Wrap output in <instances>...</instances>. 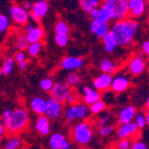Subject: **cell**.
<instances>
[{
    "instance_id": "cell-6",
    "label": "cell",
    "mask_w": 149,
    "mask_h": 149,
    "mask_svg": "<svg viewBox=\"0 0 149 149\" xmlns=\"http://www.w3.org/2000/svg\"><path fill=\"white\" fill-rule=\"evenodd\" d=\"M8 14L12 20L18 25H26L30 19V13L19 4L10 5L8 8Z\"/></svg>"
},
{
    "instance_id": "cell-5",
    "label": "cell",
    "mask_w": 149,
    "mask_h": 149,
    "mask_svg": "<svg viewBox=\"0 0 149 149\" xmlns=\"http://www.w3.org/2000/svg\"><path fill=\"white\" fill-rule=\"evenodd\" d=\"M107 2L112 6L113 19L116 22L126 19L128 12V0H107Z\"/></svg>"
},
{
    "instance_id": "cell-49",
    "label": "cell",
    "mask_w": 149,
    "mask_h": 149,
    "mask_svg": "<svg viewBox=\"0 0 149 149\" xmlns=\"http://www.w3.org/2000/svg\"><path fill=\"white\" fill-rule=\"evenodd\" d=\"M71 147H72V145H71V142H70V140L66 139V141H65L62 149H71Z\"/></svg>"
},
{
    "instance_id": "cell-8",
    "label": "cell",
    "mask_w": 149,
    "mask_h": 149,
    "mask_svg": "<svg viewBox=\"0 0 149 149\" xmlns=\"http://www.w3.org/2000/svg\"><path fill=\"white\" fill-rule=\"evenodd\" d=\"M63 113V105L60 101L55 100L52 97H49L47 99V107H46V112L45 116L49 118L50 120H54L61 117Z\"/></svg>"
},
{
    "instance_id": "cell-19",
    "label": "cell",
    "mask_w": 149,
    "mask_h": 149,
    "mask_svg": "<svg viewBox=\"0 0 149 149\" xmlns=\"http://www.w3.org/2000/svg\"><path fill=\"white\" fill-rule=\"evenodd\" d=\"M36 130L41 136H48L50 134V130H51L49 118H47L45 115L39 116L37 121H36Z\"/></svg>"
},
{
    "instance_id": "cell-3",
    "label": "cell",
    "mask_w": 149,
    "mask_h": 149,
    "mask_svg": "<svg viewBox=\"0 0 149 149\" xmlns=\"http://www.w3.org/2000/svg\"><path fill=\"white\" fill-rule=\"evenodd\" d=\"M73 139L79 145H87L93 137V128L91 123L87 121L78 122L73 127Z\"/></svg>"
},
{
    "instance_id": "cell-47",
    "label": "cell",
    "mask_w": 149,
    "mask_h": 149,
    "mask_svg": "<svg viewBox=\"0 0 149 149\" xmlns=\"http://www.w3.org/2000/svg\"><path fill=\"white\" fill-rule=\"evenodd\" d=\"M33 23H35V22H28L26 25H24V30L26 31V33H27V32H29L30 30L33 29V28L37 26V25H35Z\"/></svg>"
},
{
    "instance_id": "cell-25",
    "label": "cell",
    "mask_w": 149,
    "mask_h": 149,
    "mask_svg": "<svg viewBox=\"0 0 149 149\" xmlns=\"http://www.w3.org/2000/svg\"><path fill=\"white\" fill-rule=\"evenodd\" d=\"M26 36H27V39L30 44L31 43H39L44 38V29L41 27L40 25H37L33 29H31L29 32H27Z\"/></svg>"
},
{
    "instance_id": "cell-7",
    "label": "cell",
    "mask_w": 149,
    "mask_h": 149,
    "mask_svg": "<svg viewBox=\"0 0 149 149\" xmlns=\"http://www.w3.org/2000/svg\"><path fill=\"white\" fill-rule=\"evenodd\" d=\"M72 93L71 87L66 84V82H56L53 87L52 91L50 92V95L52 98H54L55 100L62 102H66L68 99V97L70 96V94Z\"/></svg>"
},
{
    "instance_id": "cell-10",
    "label": "cell",
    "mask_w": 149,
    "mask_h": 149,
    "mask_svg": "<svg viewBox=\"0 0 149 149\" xmlns=\"http://www.w3.org/2000/svg\"><path fill=\"white\" fill-rule=\"evenodd\" d=\"M90 30L92 31L94 36H96L99 39H103L105 36L111 32L109 23L102 22L100 20H92L90 23Z\"/></svg>"
},
{
    "instance_id": "cell-11",
    "label": "cell",
    "mask_w": 149,
    "mask_h": 149,
    "mask_svg": "<svg viewBox=\"0 0 149 149\" xmlns=\"http://www.w3.org/2000/svg\"><path fill=\"white\" fill-rule=\"evenodd\" d=\"M112 81H113V76L109 74H102L98 75L93 79V87L99 92H104L107 89L112 87Z\"/></svg>"
},
{
    "instance_id": "cell-9",
    "label": "cell",
    "mask_w": 149,
    "mask_h": 149,
    "mask_svg": "<svg viewBox=\"0 0 149 149\" xmlns=\"http://www.w3.org/2000/svg\"><path fill=\"white\" fill-rule=\"evenodd\" d=\"M81 94H82V99H84V103H86L87 105L91 107L92 104L96 103L97 101L101 100V94L99 91H97L96 89L91 87H85L81 88Z\"/></svg>"
},
{
    "instance_id": "cell-37",
    "label": "cell",
    "mask_w": 149,
    "mask_h": 149,
    "mask_svg": "<svg viewBox=\"0 0 149 149\" xmlns=\"http://www.w3.org/2000/svg\"><path fill=\"white\" fill-rule=\"evenodd\" d=\"M54 41L57 46L65 47L69 42V35H55Z\"/></svg>"
},
{
    "instance_id": "cell-1",
    "label": "cell",
    "mask_w": 149,
    "mask_h": 149,
    "mask_svg": "<svg viewBox=\"0 0 149 149\" xmlns=\"http://www.w3.org/2000/svg\"><path fill=\"white\" fill-rule=\"evenodd\" d=\"M139 22L134 19H124L116 22L111 28V32L115 37L119 46H127L132 42L139 31Z\"/></svg>"
},
{
    "instance_id": "cell-34",
    "label": "cell",
    "mask_w": 149,
    "mask_h": 149,
    "mask_svg": "<svg viewBox=\"0 0 149 149\" xmlns=\"http://www.w3.org/2000/svg\"><path fill=\"white\" fill-rule=\"evenodd\" d=\"M107 109V104H105L104 101H102V100H99V101H97L96 103L92 104L90 107V109H91V113L94 115H99L101 114L104 109Z\"/></svg>"
},
{
    "instance_id": "cell-21",
    "label": "cell",
    "mask_w": 149,
    "mask_h": 149,
    "mask_svg": "<svg viewBox=\"0 0 149 149\" xmlns=\"http://www.w3.org/2000/svg\"><path fill=\"white\" fill-rule=\"evenodd\" d=\"M48 10H49V4H48L47 1L40 0V1L35 2L33 8L31 10V14H33L39 19H41V18H43L44 16L47 15Z\"/></svg>"
},
{
    "instance_id": "cell-22",
    "label": "cell",
    "mask_w": 149,
    "mask_h": 149,
    "mask_svg": "<svg viewBox=\"0 0 149 149\" xmlns=\"http://www.w3.org/2000/svg\"><path fill=\"white\" fill-rule=\"evenodd\" d=\"M112 19H113L112 6H111L107 1H104V2H102V4L99 6V18H98V20L107 23L109 21L112 20Z\"/></svg>"
},
{
    "instance_id": "cell-18",
    "label": "cell",
    "mask_w": 149,
    "mask_h": 149,
    "mask_svg": "<svg viewBox=\"0 0 149 149\" xmlns=\"http://www.w3.org/2000/svg\"><path fill=\"white\" fill-rule=\"evenodd\" d=\"M30 109L36 113V114L43 116L46 112V107H47V99H45L41 96L32 97L29 102Z\"/></svg>"
},
{
    "instance_id": "cell-31",
    "label": "cell",
    "mask_w": 149,
    "mask_h": 149,
    "mask_svg": "<svg viewBox=\"0 0 149 149\" xmlns=\"http://www.w3.org/2000/svg\"><path fill=\"white\" fill-rule=\"evenodd\" d=\"M54 81H53L52 78H50V77H46V78H43L42 80L40 81V84H39V86H40V88L43 90V91H45V92H51L53 89V87H54Z\"/></svg>"
},
{
    "instance_id": "cell-33",
    "label": "cell",
    "mask_w": 149,
    "mask_h": 149,
    "mask_svg": "<svg viewBox=\"0 0 149 149\" xmlns=\"http://www.w3.org/2000/svg\"><path fill=\"white\" fill-rule=\"evenodd\" d=\"M65 82L67 84L69 87H76V86L79 85L80 82V76L77 73H70L66 77V80Z\"/></svg>"
},
{
    "instance_id": "cell-20",
    "label": "cell",
    "mask_w": 149,
    "mask_h": 149,
    "mask_svg": "<svg viewBox=\"0 0 149 149\" xmlns=\"http://www.w3.org/2000/svg\"><path fill=\"white\" fill-rule=\"evenodd\" d=\"M99 69L101 70L102 73L104 74H109L112 75L114 73H116L118 71V64L114 61L109 60V58H102L101 61L99 62Z\"/></svg>"
},
{
    "instance_id": "cell-30",
    "label": "cell",
    "mask_w": 149,
    "mask_h": 149,
    "mask_svg": "<svg viewBox=\"0 0 149 149\" xmlns=\"http://www.w3.org/2000/svg\"><path fill=\"white\" fill-rule=\"evenodd\" d=\"M55 35H69L70 28L67 22L64 20H58L55 24Z\"/></svg>"
},
{
    "instance_id": "cell-32",
    "label": "cell",
    "mask_w": 149,
    "mask_h": 149,
    "mask_svg": "<svg viewBox=\"0 0 149 149\" xmlns=\"http://www.w3.org/2000/svg\"><path fill=\"white\" fill-rule=\"evenodd\" d=\"M43 45L41 42L39 43H31L29 45V47L27 49V53L29 56L31 57H36L37 55H39V53L41 52V50H42Z\"/></svg>"
},
{
    "instance_id": "cell-42",
    "label": "cell",
    "mask_w": 149,
    "mask_h": 149,
    "mask_svg": "<svg viewBox=\"0 0 149 149\" xmlns=\"http://www.w3.org/2000/svg\"><path fill=\"white\" fill-rule=\"evenodd\" d=\"M68 103V105H74V104H77L78 103V96H77L76 93L72 92L71 94H70V96L68 97L67 101H66Z\"/></svg>"
},
{
    "instance_id": "cell-26",
    "label": "cell",
    "mask_w": 149,
    "mask_h": 149,
    "mask_svg": "<svg viewBox=\"0 0 149 149\" xmlns=\"http://www.w3.org/2000/svg\"><path fill=\"white\" fill-rule=\"evenodd\" d=\"M79 5L85 13L91 14L95 8H97L100 5V1L98 0H80Z\"/></svg>"
},
{
    "instance_id": "cell-45",
    "label": "cell",
    "mask_w": 149,
    "mask_h": 149,
    "mask_svg": "<svg viewBox=\"0 0 149 149\" xmlns=\"http://www.w3.org/2000/svg\"><path fill=\"white\" fill-rule=\"evenodd\" d=\"M142 51L144 52L145 55H148L149 56V40L145 41L142 45Z\"/></svg>"
},
{
    "instance_id": "cell-14",
    "label": "cell",
    "mask_w": 149,
    "mask_h": 149,
    "mask_svg": "<svg viewBox=\"0 0 149 149\" xmlns=\"http://www.w3.org/2000/svg\"><path fill=\"white\" fill-rule=\"evenodd\" d=\"M137 109L132 105H126L118 114V121L120 124H127L130 122H134L136 115H137Z\"/></svg>"
},
{
    "instance_id": "cell-46",
    "label": "cell",
    "mask_w": 149,
    "mask_h": 149,
    "mask_svg": "<svg viewBox=\"0 0 149 149\" xmlns=\"http://www.w3.org/2000/svg\"><path fill=\"white\" fill-rule=\"evenodd\" d=\"M90 17L92 18V20H98V18H99V8H95V10L90 14Z\"/></svg>"
},
{
    "instance_id": "cell-29",
    "label": "cell",
    "mask_w": 149,
    "mask_h": 149,
    "mask_svg": "<svg viewBox=\"0 0 149 149\" xmlns=\"http://www.w3.org/2000/svg\"><path fill=\"white\" fill-rule=\"evenodd\" d=\"M22 144V141L18 136H12L4 143V149H19Z\"/></svg>"
},
{
    "instance_id": "cell-12",
    "label": "cell",
    "mask_w": 149,
    "mask_h": 149,
    "mask_svg": "<svg viewBox=\"0 0 149 149\" xmlns=\"http://www.w3.org/2000/svg\"><path fill=\"white\" fill-rule=\"evenodd\" d=\"M130 82H129L128 77L124 74H117L113 77L112 81V91L114 93H122L129 87Z\"/></svg>"
},
{
    "instance_id": "cell-44",
    "label": "cell",
    "mask_w": 149,
    "mask_h": 149,
    "mask_svg": "<svg viewBox=\"0 0 149 149\" xmlns=\"http://www.w3.org/2000/svg\"><path fill=\"white\" fill-rule=\"evenodd\" d=\"M13 114V111L10 109H5L4 111L2 112V121L1 122H5L8 118L10 117V115Z\"/></svg>"
},
{
    "instance_id": "cell-54",
    "label": "cell",
    "mask_w": 149,
    "mask_h": 149,
    "mask_svg": "<svg viewBox=\"0 0 149 149\" xmlns=\"http://www.w3.org/2000/svg\"><path fill=\"white\" fill-rule=\"evenodd\" d=\"M84 149H92V148H84Z\"/></svg>"
},
{
    "instance_id": "cell-17",
    "label": "cell",
    "mask_w": 149,
    "mask_h": 149,
    "mask_svg": "<svg viewBox=\"0 0 149 149\" xmlns=\"http://www.w3.org/2000/svg\"><path fill=\"white\" fill-rule=\"evenodd\" d=\"M146 10V1L144 0H128V12L132 17H140Z\"/></svg>"
},
{
    "instance_id": "cell-27",
    "label": "cell",
    "mask_w": 149,
    "mask_h": 149,
    "mask_svg": "<svg viewBox=\"0 0 149 149\" xmlns=\"http://www.w3.org/2000/svg\"><path fill=\"white\" fill-rule=\"evenodd\" d=\"M29 41L27 39V36L26 33H21L20 36H18V38L16 39L15 42V46L19 51H24V50H27L28 47H29Z\"/></svg>"
},
{
    "instance_id": "cell-23",
    "label": "cell",
    "mask_w": 149,
    "mask_h": 149,
    "mask_svg": "<svg viewBox=\"0 0 149 149\" xmlns=\"http://www.w3.org/2000/svg\"><path fill=\"white\" fill-rule=\"evenodd\" d=\"M67 138L65 137L64 134L61 132H55L52 134L49 138V147L51 149H62L63 145H64L65 141Z\"/></svg>"
},
{
    "instance_id": "cell-36",
    "label": "cell",
    "mask_w": 149,
    "mask_h": 149,
    "mask_svg": "<svg viewBox=\"0 0 149 149\" xmlns=\"http://www.w3.org/2000/svg\"><path fill=\"white\" fill-rule=\"evenodd\" d=\"M114 132V126L111 124H107V125H104V126L100 127L99 129H98V134H99L100 137H109V136H111V134Z\"/></svg>"
},
{
    "instance_id": "cell-2",
    "label": "cell",
    "mask_w": 149,
    "mask_h": 149,
    "mask_svg": "<svg viewBox=\"0 0 149 149\" xmlns=\"http://www.w3.org/2000/svg\"><path fill=\"white\" fill-rule=\"evenodd\" d=\"M5 128L10 134H17L22 132L23 129L26 128V126L29 123V116L27 111L25 109L18 107L13 111V114L5 122H2Z\"/></svg>"
},
{
    "instance_id": "cell-43",
    "label": "cell",
    "mask_w": 149,
    "mask_h": 149,
    "mask_svg": "<svg viewBox=\"0 0 149 149\" xmlns=\"http://www.w3.org/2000/svg\"><path fill=\"white\" fill-rule=\"evenodd\" d=\"M132 149H148V147H147L146 143H144L143 141H140V140H137L132 143Z\"/></svg>"
},
{
    "instance_id": "cell-52",
    "label": "cell",
    "mask_w": 149,
    "mask_h": 149,
    "mask_svg": "<svg viewBox=\"0 0 149 149\" xmlns=\"http://www.w3.org/2000/svg\"><path fill=\"white\" fill-rule=\"evenodd\" d=\"M145 116H146V121H147V125H149V111H147L145 113Z\"/></svg>"
},
{
    "instance_id": "cell-53",
    "label": "cell",
    "mask_w": 149,
    "mask_h": 149,
    "mask_svg": "<svg viewBox=\"0 0 149 149\" xmlns=\"http://www.w3.org/2000/svg\"><path fill=\"white\" fill-rule=\"evenodd\" d=\"M146 109H147V111H149V97L146 100Z\"/></svg>"
},
{
    "instance_id": "cell-40",
    "label": "cell",
    "mask_w": 149,
    "mask_h": 149,
    "mask_svg": "<svg viewBox=\"0 0 149 149\" xmlns=\"http://www.w3.org/2000/svg\"><path fill=\"white\" fill-rule=\"evenodd\" d=\"M111 115L109 114H105V115H102L101 117H100V119L98 120V123H97V125H98V127H102L104 126V125H107L109 124V119H111Z\"/></svg>"
},
{
    "instance_id": "cell-41",
    "label": "cell",
    "mask_w": 149,
    "mask_h": 149,
    "mask_svg": "<svg viewBox=\"0 0 149 149\" xmlns=\"http://www.w3.org/2000/svg\"><path fill=\"white\" fill-rule=\"evenodd\" d=\"M15 61L17 64H20V63H23L25 62L26 60V53L24 52V51H17V52L15 53Z\"/></svg>"
},
{
    "instance_id": "cell-35",
    "label": "cell",
    "mask_w": 149,
    "mask_h": 149,
    "mask_svg": "<svg viewBox=\"0 0 149 149\" xmlns=\"http://www.w3.org/2000/svg\"><path fill=\"white\" fill-rule=\"evenodd\" d=\"M134 122L137 124L138 128L139 129H143L145 126L147 125V121H146V116L143 112H138L136 115V118H134Z\"/></svg>"
},
{
    "instance_id": "cell-51",
    "label": "cell",
    "mask_w": 149,
    "mask_h": 149,
    "mask_svg": "<svg viewBox=\"0 0 149 149\" xmlns=\"http://www.w3.org/2000/svg\"><path fill=\"white\" fill-rule=\"evenodd\" d=\"M4 128H5L4 124L1 122V123H0V134H1V136H3V134H4Z\"/></svg>"
},
{
    "instance_id": "cell-48",
    "label": "cell",
    "mask_w": 149,
    "mask_h": 149,
    "mask_svg": "<svg viewBox=\"0 0 149 149\" xmlns=\"http://www.w3.org/2000/svg\"><path fill=\"white\" fill-rule=\"evenodd\" d=\"M33 4H35V3H32L31 1H24V2H23V8H24L25 10H32V8H33Z\"/></svg>"
},
{
    "instance_id": "cell-13",
    "label": "cell",
    "mask_w": 149,
    "mask_h": 149,
    "mask_svg": "<svg viewBox=\"0 0 149 149\" xmlns=\"http://www.w3.org/2000/svg\"><path fill=\"white\" fill-rule=\"evenodd\" d=\"M82 65H84V60L81 57L72 56V55L65 56L61 61V67L64 70H68V71H74V70L79 69L82 67Z\"/></svg>"
},
{
    "instance_id": "cell-39",
    "label": "cell",
    "mask_w": 149,
    "mask_h": 149,
    "mask_svg": "<svg viewBox=\"0 0 149 149\" xmlns=\"http://www.w3.org/2000/svg\"><path fill=\"white\" fill-rule=\"evenodd\" d=\"M132 142L129 141V139H123L120 140L118 142L117 148L118 149H132Z\"/></svg>"
},
{
    "instance_id": "cell-24",
    "label": "cell",
    "mask_w": 149,
    "mask_h": 149,
    "mask_svg": "<svg viewBox=\"0 0 149 149\" xmlns=\"http://www.w3.org/2000/svg\"><path fill=\"white\" fill-rule=\"evenodd\" d=\"M102 42H103V46H104V51L107 53L114 52L115 49L119 46L112 32H109V33L102 39Z\"/></svg>"
},
{
    "instance_id": "cell-50",
    "label": "cell",
    "mask_w": 149,
    "mask_h": 149,
    "mask_svg": "<svg viewBox=\"0 0 149 149\" xmlns=\"http://www.w3.org/2000/svg\"><path fill=\"white\" fill-rule=\"evenodd\" d=\"M18 67H19V69L20 70H26V68L28 67V62L27 61H25V62L23 63H20V64H18Z\"/></svg>"
},
{
    "instance_id": "cell-38",
    "label": "cell",
    "mask_w": 149,
    "mask_h": 149,
    "mask_svg": "<svg viewBox=\"0 0 149 149\" xmlns=\"http://www.w3.org/2000/svg\"><path fill=\"white\" fill-rule=\"evenodd\" d=\"M10 26V20H8V16H5L4 14L0 15V31L4 32Z\"/></svg>"
},
{
    "instance_id": "cell-28",
    "label": "cell",
    "mask_w": 149,
    "mask_h": 149,
    "mask_svg": "<svg viewBox=\"0 0 149 149\" xmlns=\"http://www.w3.org/2000/svg\"><path fill=\"white\" fill-rule=\"evenodd\" d=\"M15 58L14 57H6L4 61H3L2 67H1V70L4 75L6 76H10L13 73V70H14V66H15Z\"/></svg>"
},
{
    "instance_id": "cell-15",
    "label": "cell",
    "mask_w": 149,
    "mask_h": 149,
    "mask_svg": "<svg viewBox=\"0 0 149 149\" xmlns=\"http://www.w3.org/2000/svg\"><path fill=\"white\" fill-rule=\"evenodd\" d=\"M145 67H146V62L145 58L140 57L138 55H136L134 57H132V60L128 63V71L130 74L132 75H140L144 72Z\"/></svg>"
},
{
    "instance_id": "cell-16",
    "label": "cell",
    "mask_w": 149,
    "mask_h": 149,
    "mask_svg": "<svg viewBox=\"0 0 149 149\" xmlns=\"http://www.w3.org/2000/svg\"><path fill=\"white\" fill-rule=\"evenodd\" d=\"M139 128L134 122H130L127 124H120L117 128V134L121 140L128 139L129 137H132L136 134H138Z\"/></svg>"
},
{
    "instance_id": "cell-4",
    "label": "cell",
    "mask_w": 149,
    "mask_h": 149,
    "mask_svg": "<svg viewBox=\"0 0 149 149\" xmlns=\"http://www.w3.org/2000/svg\"><path fill=\"white\" fill-rule=\"evenodd\" d=\"M91 114L92 113H91L90 107L86 104V103H84V102L82 103L78 102L77 104L70 105V107H68L67 109H65V117L71 122H81L85 119H87Z\"/></svg>"
}]
</instances>
